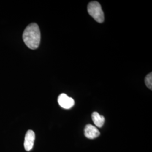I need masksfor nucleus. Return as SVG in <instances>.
Masks as SVG:
<instances>
[{
	"label": "nucleus",
	"instance_id": "5",
	"mask_svg": "<svg viewBox=\"0 0 152 152\" xmlns=\"http://www.w3.org/2000/svg\"><path fill=\"white\" fill-rule=\"evenodd\" d=\"M100 133L98 129L93 125L88 124L85 128V136L88 139H93L98 137Z\"/></svg>",
	"mask_w": 152,
	"mask_h": 152
},
{
	"label": "nucleus",
	"instance_id": "4",
	"mask_svg": "<svg viewBox=\"0 0 152 152\" xmlns=\"http://www.w3.org/2000/svg\"><path fill=\"white\" fill-rule=\"evenodd\" d=\"M35 140V134L34 131L31 130L28 131L25 136L24 146L26 151L28 152L32 149Z\"/></svg>",
	"mask_w": 152,
	"mask_h": 152
},
{
	"label": "nucleus",
	"instance_id": "2",
	"mask_svg": "<svg viewBox=\"0 0 152 152\" xmlns=\"http://www.w3.org/2000/svg\"><path fill=\"white\" fill-rule=\"evenodd\" d=\"M88 14L98 23H103L104 20V15L100 4L97 1L90 2L88 6Z\"/></svg>",
	"mask_w": 152,
	"mask_h": 152
},
{
	"label": "nucleus",
	"instance_id": "7",
	"mask_svg": "<svg viewBox=\"0 0 152 152\" xmlns=\"http://www.w3.org/2000/svg\"><path fill=\"white\" fill-rule=\"evenodd\" d=\"M145 83L150 90H152V73L148 74L145 78Z\"/></svg>",
	"mask_w": 152,
	"mask_h": 152
},
{
	"label": "nucleus",
	"instance_id": "6",
	"mask_svg": "<svg viewBox=\"0 0 152 152\" xmlns=\"http://www.w3.org/2000/svg\"><path fill=\"white\" fill-rule=\"evenodd\" d=\"M92 121L94 124L98 127H102L105 122V118L104 116L99 114L98 112H93L92 114Z\"/></svg>",
	"mask_w": 152,
	"mask_h": 152
},
{
	"label": "nucleus",
	"instance_id": "1",
	"mask_svg": "<svg viewBox=\"0 0 152 152\" xmlns=\"http://www.w3.org/2000/svg\"><path fill=\"white\" fill-rule=\"evenodd\" d=\"M23 39L28 48L37 49L41 41V32L38 25L36 23L28 25L23 32Z\"/></svg>",
	"mask_w": 152,
	"mask_h": 152
},
{
	"label": "nucleus",
	"instance_id": "3",
	"mask_svg": "<svg viewBox=\"0 0 152 152\" xmlns=\"http://www.w3.org/2000/svg\"><path fill=\"white\" fill-rule=\"evenodd\" d=\"M58 101L61 107L66 109L71 108L75 105V100L69 97L65 94H60L58 97Z\"/></svg>",
	"mask_w": 152,
	"mask_h": 152
}]
</instances>
